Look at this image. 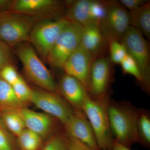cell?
I'll use <instances>...</instances> for the list:
<instances>
[{
    "instance_id": "e0dca14e",
    "label": "cell",
    "mask_w": 150,
    "mask_h": 150,
    "mask_svg": "<svg viewBox=\"0 0 150 150\" xmlns=\"http://www.w3.org/2000/svg\"><path fill=\"white\" fill-rule=\"evenodd\" d=\"M65 3L67 7L65 17L70 22L83 27L96 24L95 0H68Z\"/></svg>"
},
{
    "instance_id": "4fadbf2b",
    "label": "cell",
    "mask_w": 150,
    "mask_h": 150,
    "mask_svg": "<svg viewBox=\"0 0 150 150\" xmlns=\"http://www.w3.org/2000/svg\"><path fill=\"white\" fill-rule=\"evenodd\" d=\"M63 126L67 135L83 142L92 150H99L91 125L83 111L74 110Z\"/></svg>"
},
{
    "instance_id": "44dd1931",
    "label": "cell",
    "mask_w": 150,
    "mask_h": 150,
    "mask_svg": "<svg viewBox=\"0 0 150 150\" xmlns=\"http://www.w3.org/2000/svg\"><path fill=\"white\" fill-rule=\"evenodd\" d=\"M0 118L6 127L15 137H17L26 129L19 110H7L0 112Z\"/></svg>"
},
{
    "instance_id": "7402d4cb",
    "label": "cell",
    "mask_w": 150,
    "mask_h": 150,
    "mask_svg": "<svg viewBox=\"0 0 150 150\" xmlns=\"http://www.w3.org/2000/svg\"><path fill=\"white\" fill-rule=\"evenodd\" d=\"M44 140L39 135L25 129L17 137V144L20 150H40Z\"/></svg>"
},
{
    "instance_id": "9a60e30c",
    "label": "cell",
    "mask_w": 150,
    "mask_h": 150,
    "mask_svg": "<svg viewBox=\"0 0 150 150\" xmlns=\"http://www.w3.org/2000/svg\"><path fill=\"white\" fill-rule=\"evenodd\" d=\"M57 93L75 110L83 111L88 94L84 87L76 78L65 74L57 84Z\"/></svg>"
},
{
    "instance_id": "83f0119b",
    "label": "cell",
    "mask_w": 150,
    "mask_h": 150,
    "mask_svg": "<svg viewBox=\"0 0 150 150\" xmlns=\"http://www.w3.org/2000/svg\"><path fill=\"white\" fill-rule=\"evenodd\" d=\"M21 76L14 64L7 65L0 72V78L11 86L15 83Z\"/></svg>"
},
{
    "instance_id": "5bb4252c",
    "label": "cell",
    "mask_w": 150,
    "mask_h": 150,
    "mask_svg": "<svg viewBox=\"0 0 150 150\" xmlns=\"http://www.w3.org/2000/svg\"><path fill=\"white\" fill-rule=\"evenodd\" d=\"M19 112L26 128L39 135L43 140L60 130L58 123L61 122L46 113L35 112L27 107L22 108Z\"/></svg>"
},
{
    "instance_id": "836d02e7",
    "label": "cell",
    "mask_w": 150,
    "mask_h": 150,
    "mask_svg": "<svg viewBox=\"0 0 150 150\" xmlns=\"http://www.w3.org/2000/svg\"><path fill=\"white\" fill-rule=\"evenodd\" d=\"M0 15H1V13H0Z\"/></svg>"
},
{
    "instance_id": "ffe728a7",
    "label": "cell",
    "mask_w": 150,
    "mask_h": 150,
    "mask_svg": "<svg viewBox=\"0 0 150 150\" xmlns=\"http://www.w3.org/2000/svg\"><path fill=\"white\" fill-rule=\"evenodd\" d=\"M137 143L150 147V114L149 110L138 109L137 120Z\"/></svg>"
},
{
    "instance_id": "277c9868",
    "label": "cell",
    "mask_w": 150,
    "mask_h": 150,
    "mask_svg": "<svg viewBox=\"0 0 150 150\" xmlns=\"http://www.w3.org/2000/svg\"><path fill=\"white\" fill-rule=\"evenodd\" d=\"M38 19L27 15L13 12L1 13L0 40L11 48L29 42V35Z\"/></svg>"
},
{
    "instance_id": "7c38bea8",
    "label": "cell",
    "mask_w": 150,
    "mask_h": 150,
    "mask_svg": "<svg viewBox=\"0 0 150 150\" xmlns=\"http://www.w3.org/2000/svg\"><path fill=\"white\" fill-rule=\"evenodd\" d=\"M94 60L91 55L80 44L66 60L62 69L65 74L79 81L88 94L91 69Z\"/></svg>"
},
{
    "instance_id": "6da1fadb",
    "label": "cell",
    "mask_w": 150,
    "mask_h": 150,
    "mask_svg": "<svg viewBox=\"0 0 150 150\" xmlns=\"http://www.w3.org/2000/svg\"><path fill=\"white\" fill-rule=\"evenodd\" d=\"M137 111L131 103L111 99L108 101V114L113 139L129 148L137 143Z\"/></svg>"
},
{
    "instance_id": "ac0fdd59",
    "label": "cell",
    "mask_w": 150,
    "mask_h": 150,
    "mask_svg": "<svg viewBox=\"0 0 150 150\" xmlns=\"http://www.w3.org/2000/svg\"><path fill=\"white\" fill-rule=\"evenodd\" d=\"M129 12L130 26L150 39V2L147 1L139 8Z\"/></svg>"
},
{
    "instance_id": "484cf974",
    "label": "cell",
    "mask_w": 150,
    "mask_h": 150,
    "mask_svg": "<svg viewBox=\"0 0 150 150\" xmlns=\"http://www.w3.org/2000/svg\"><path fill=\"white\" fill-rule=\"evenodd\" d=\"M0 118V150H17L16 140Z\"/></svg>"
},
{
    "instance_id": "8992f818",
    "label": "cell",
    "mask_w": 150,
    "mask_h": 150,
    "mask_svg": "<svg viewBox=\"0 0 150 150\" xmlns=\"http://www.w3.org/2000/svg\"><path fill=\"white\" fill-rule=\"evenodd\" d=\"M83 28L79 25L71 22L65 26L48 53L46 63L49 66L62 69L66 60L80 45Z\"/></svg>"
},
{
    "instance_id": "1f68e13d",
    "label": "cell",
    "mask_w": 150,
    "mask_h": 150,
    "mask_svg": "<svg viewBox=\"0 0 150 150\" xmlns=\"http://www.w3.org/2000/svg\"><path fill=\"white\" fill-rule=\"evenodd\" d=\"M12 2V0H0V13L8 12Z\"/></svg>"
},
{
    "instance_id": "5b68a950",
    "label": "cell",
    "mask_w": 150,
    "mask_h": 150,
    "mask_svg": "<svg viewBox=\"0 0 150 150\" xmlns=\"http://www.w3.org/2000/svg\"><path fill=\"white\" fill-rule=\"evenodd\" d=\"M120 42L126 48L127 54L134 59L139 67L144 81L143 89L150 92V46L144 35L136 28L130 26Z\"/></svg>"
},
{
    "instance_id": "3957f363",
    "label": "cell",
    "mask_w": 150,
    "mask_h": 150,
    "mask_svg": "<svg viewBox=\"0 0 150 150\" xmlns=\"http://www.w3.org/2000/svg\"><path fill=\"white\" fill-rule=\"evenodd\" d=\"M110 99L109 96L94 99L88 94L83 107V111L93 130L99 150H112L114 142L108 114V105Z\"/></svg>"
},
{
    "instance_id": "603a6c76",
    "label": "cell",
    "mask_w": 150,
    "mask_h": 150,
    "mask_svg": "<svg viewBox=\"0 0 150 150\" xmlns=\"http://www.w3.org/2000/svg\"><path fill=\"white\" fill-rule=\"evenodd\" d=\"M40 150H68L66 132L59 130L51 135Z\"/></svg>"
},
{
    "instance_id": "9c48e42d",
    "label": "cell",
    "mask_w": 150,
    "mask_h": 150,
    "mask_svg": "<svg viewBox=\"0 0 150 150\" xmlns=\"http://www.w3.org/2000/svg\"><path fill=\"white\" fill-rule=\"evenodd\" d=\"M98 26L108 42H120L130 27L129 12L118 1H106V12Z\"/></svg>"
},
{
    "instance_id": "d4e9b609",
    "label": "cell",
    "mask_w": 150,
    "mask_h": 150,
    "mask_svg": "<svg viewBox=\"0 0 150 150\" xmlns=\"http://www.w3.org/2000/svg\"><path fill=\"white\" fill-rule=\"evenodd\" d=\"M120 65L123 74L133 76L143 89L144 81L143 77L139 67L134 59L128 54Z\"/></svg>"
},
{
    "instance_id": "f546056e",
    "label": "cell",
    "mask_w": 150,
    "mask_h": 150,
    "mask_svg": "<svg viewBox=\"0 0 150 150\" xmlns=\"http://www.w3.org/2000/svg\"><path fill=\"white\" fill-rule=\"evenodd\" d=\"M67 135L68 150H92L83 142L67 134Z\"/></svg>"
},
{
    "instance_id": "7a4b0ae2",
    "label": "cell",
    "mask_w": 150,
    "mask_h": 150,
    "mask_svg": "<svg viewBox=\"0 0 150 150\" xmlns=\"http://www.w3.org/2000/svg\"><path fill=\"white\" fill-rule=\"evenodd\" d=\"M21 62L26 78L36 87L57 92L54 77L29 42L19 43L12 48Z\"/></svg>"
},
{
    "instance_id": "2e32d148",
    "label": "cell",
    "mask_w": 150,
    "mask_h": 150,
    "mask_svg": "<svg viewBox=\"0 0 150 150\" xmlns=\"http://www.w3.org/2000/svg\"><path fill=\"white\" fill-rule=\"evenodd\" d=\"M81 45L95 60L105 56V55L108 50L109 42L102 34L98 25L92 23L83 26Z\"/></svg>"
},
{
    "instance_id": "8fae6325",
    "label": "cell",
    "mask_w": 150,
    "mask_h": 150,
    "mask_svg": "<svg viewBox=\"0 0 150 150\" xmlns=\"http://www.w3.org/2000/svg\"><path fill=\"white\" fill-rule=\"evenodd\" d=\"M113 74L112 63L109 57H100L94 60L91 69L88 95L94 99L109 96Z\"/></svg>"
},
{
    "instance_id": "d6a6232c",
    "label": "cell",
    "mask_w": 150,
    "mask_h": 150,
    "mask_svg": "<svg viewBox=\"0 0 150 150\" xmlns=\"http://www.w3.org/2000/svg\"><path fill=\"white\" fill-rule=\"evenodd\" d=\"M112 150H131L130 148L127 147L126 146L121 144L116 143L113 145Z\"/></svg>"
},
{
    "instance_id": "30bf717a",
    "label": "cell",
    "mask_w": 150,
    "mask_h": 150,
    "mask_svg": "<svg viewBox=\"0 0 150 150\" xmlns=\"http://www.w3.org/2000/svg\"><path fill=\"white\" fill-rule=\"evenodd\" d=\"M30 102L46 114L56 118L63 125L74 111L57 93L36 87L32 88Z\"/></svg>"
},
{
    "instance_id": "cb8c5ba5",
    "label": "cell",
    "mask_w": 150,
    "mask_h": 150,
    "mask_svg": "<svg viewBox=\"0 0 150 150\" xmlns=\"http://www.w3.org/2000/svg\"><path fill=\"white\" fill-rule=\"evenodd\" d=\"M12 87L16 96L20 102L26 106L31 103L32 88L28 85L22 77H21Z\"/></svg>"
},
{
    "instance_id": "4dcf8cb0",
    "label": "cell",
    "mask_w": 150,
    "mask_h": 150,
    "mask_svg": "<svg viewBox=\"0 0 150 150\" xmlns=\"http://www.w3.org/2000/svg\"><path fill=\"white\" fill-rule=\"evenodd\" d=\"M147 1L145 0H120L118 1L124 8L127 10H129V11H131L139 8Z\"/></svg>"
},
{
    "instance_id": "ba28073f",
    "label": "cell",
    "mask_w": 150,
    "mask_h": 150,
    "mask_svg": "<svg viewBox=\"0 0 150 150\" xmlns=\"http://www.w3.org/2000/svg\"><path fill=\"white\" fill-rule=\"evenodd\" d=\"M65 1L58 0H12L8 12L19 13L39 21L56 20L65 17Z\"/></svg>"
},
{
    "instance_id": "f1b7e54d",
    "label": "cell",
    "mask_w": 150,
    "mask_h": 150,
    "mask_svg": "<svg viewBox=\"0 0 150 150\" xmlns=\"http://www.w3.org/2000/svg\"><path fill=\"white\" fill-rule=\"evenodd\" d=\"M13 54L12 48L0 40V72L7 65L14 64Z\"/></svg>"
},
{
    "instance_id": "52a82bcc",
    "label": "cell",
    "mask_w": 150,
    "mask_h": 150,
    "mask_svg": "<svg viewBox=\"0 0 150 150\" xmlns=\"http://www.w3.org/2000/svg\"><path fill=\"white\" fill-rule=\"evenodd\" d=\"M70 22L65 17L56 20L39 21L34 25L29 35V42L43 62L57 37Z\"/></svg>"
},
{
    "instance_id": "d6986e66",
    "label": "cell",
    "mask_w": 150,
    "mask_h": 150,
    "mask_svg": "<svg viewBox=\"0 0 150 150\" xmlns=\"http://www.w3.org/2000/svg\"><path fill=\"white\" fill-rule=\"evenodd\" d=\"M27 106L16 96L12 87L0 78V112L7 110H19Z\"/></svg>"
},
{
    "instance_id": "4316f807",
    "label": "cell",
    "mask_w": 150,
    "mask_h": 150,
    "mask_svg": "<svg viewBox=\"0 0 150 150\" xmlns=\"http://www.w3.org/2000/svg\"><path fill=\"white\" fill-rule=\"evenodd\" d=\"M109 56L111 63L120 64L121 62L128 55L126 48L119 41H111L108 46Z\"/></svg>"
}]
</instances>
